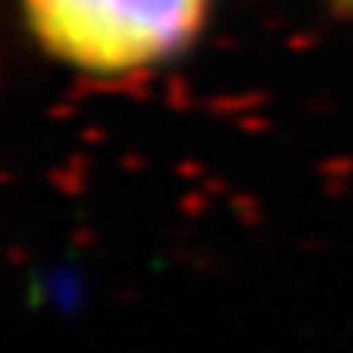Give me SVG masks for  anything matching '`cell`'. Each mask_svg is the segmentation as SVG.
Listing matches in <instances>:
<instances>
[{
  "mask_svg": "<svg viewBox=\"0 0 353 353\" xmlns=\"http://www.w3.org/2000/svg\"><path fill=\"white\" fill-rule=\"evenodd\" d=\"M46 50L69 63L118 72L183 46L206 0H26Z\"/></svg>",
  "mask_w": 353,
  "mask_h": 353,
  "instance_id": "1",
  "label": "cell"
}]
</instances>
